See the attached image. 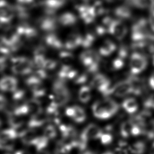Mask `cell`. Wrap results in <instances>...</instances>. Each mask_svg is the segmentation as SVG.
<instances>
[{
	"label": "cell",
	"mask_w": 154,
	"mask_h": 154,
	"mask_svg": "<svg viewBox=\"0 0 154 154\" xmlns=\"http://www.w3.org/2000/svg\"><path fill=\"white\" fill-rule=\"evenodd\" d=\"M119 109L118 103L108 97L102 100L96 101L92 106L94 116L100 119L110 118L118 112Z\"/></svg>",
	"instance_id": "obj_1"
},
{
	"label": "cell",
	"mask_w": 154,
	"mask_h": 154,
	"mask_svg": "<svg viewBox=\"0 0 154 154\" xmlns=\"http://www.w3.org/2000/svg\"><path fill=\"white\" fill-rule=\"evenodd\" d=\"M148 26V21L143 17L139 18L134 22L131 29V38L135 43L148 39L151 35Z\"/></svg>",
	"instance_id": "obj_2"
},
{
	"label": "cell",
	"mask_w": 154,
	"mask_h": 154,
	"mask_svg": "<svg viewBox=\"0 0 154 154\" xmlns=\"http://www.w3.org/2000/svg\"><path fill=\"white\" fill-rule=\"evenodd\" d=\"M11 62L12 63V71L15 75H27L32 72L33 62L25 57H17L12 58Z\"/></svg>",
	"instance_id": "obj_3"
},
{
	"label": "cell",
	"mask_w": 154,
	"mask_h": 154,
	"mask_svg": "<svg viewBox=\"0 0 154 154\" xmlns=\"http://www.w3.org/2000/svg\"><path fill=\"white\" fill-rule=\"evenodd\" d=\"M148 65L147 58L143 54L134 52L130 57L129 66L130 72L133 75L142 73L145 70Z\"/></svg>",
	"instance_id": "obj_4"
},
{
	"label": "cell",
	"mask_w": 154,
	"mask_h": 154,
	"mask_svg": "<svg viewBox=\"0 0 154 154\" xmlns=\"http://www.w3.org/2000/svg\"><path fill=\"white\" fill-rule=\"evenodd\" d=\"M134 93V88L129 79L121 81L111 87L108 96L114 95L116 97H122Z\"/></svg>",
	"instance_id": "obj_5"
},
{
	"label": "cell",
	"mask_w": 154,
	"mask_h": 154,
	"mask_svg": "<svg viewBox=\"0 0 154 154\" xmlns=\"http://www.w3.org/2000/svg\"><path fill=\"white\" fill-rule=\"evenodd\" d=\"M108 33L118 40H122L126 36L128 32L127 25L119 19H113L108 28Z\"/></svg>",
	"instance_id": "obj_6"
},
{
	"label": "cell",
	"mask_w": 154,
	"mask_h": 154,
	"mask_svg": "<svg viewBox=\"0 0 154 154\" xmlns=\"http://www.w3.org/2000/svg\"><path fill=\"white\" fill-rule=\"evenodd\" d=\"M91 85L107 97L111 89V82L107 77L103 74H99L94 76L91 82Z\"/></svg>",
	"instance_id": "obj_7"
},
{
	"label": "cell",
	"mask_w": 154,
	"mask_h": 154,
	"mask_svg": "<svg viewBox=\"0 0 154 154\" xmlns=\"http://www.w3.org/2000/svg\"><path fill=\"white\" fill-rule=\"evenodd\" d=\"M144 132L143 129L133 120L124 122L120 128L121 135L125 138L139 135Z\"/></svg>",
	"instance_id": "obj_8"
},
{
	"label": "cell",
	"mask_w": 154,
	"mask_h": 154,
	"mask_svg": "<svg viewBox=\"0 0 154 154\" xmlns=\"http://www.w3.org/2000/svg\"><path fill=\"white\" fill-rule=\"evenodd\" d=\"M58 19L54 14H47L44 12L43 16L39 18L37 21L40 29L46 32H52L56 29Z\"/></svg>",
	"instance_id": "obj_9"
},
{
	"label": "cell",
	"mask_w": 154,
	"mask_h": 154,
	"mask_svg": "<svg viewBox=\"0 0 154 154\" xmlns=\"http://www.w3.org/2000/svg\"><path fill=\"white\" fill-rule=\"evenodd\" d=\"M14 16V11L10 4L5 0H1L0 19L1 23H10Z\"/></svg>",
	"instance_id": "obj_10"
},
{
	"label": "cell",
	"mask_w": 154,
	"mask_h": 154,
	"mask_svg": "<svg viewBox=\"0 0 154 154\" xmlns=\"http://www.w3.org/2000/svg\"><path fill=\"white\" fill-rule=\"evenodd\" d=\"M80 17L86 24L93 23L96 16L92 11L91 6L86 5H81L77 6Z\"/></svg>",
	"instance_id": "obj_11"
},
{
	"label": "cell",
	"mask_w": 154,
	"mask_h": 154,
	"mask_svg": "<svg viewBox=\"0 0 154 154\" xmlns=\"http://www.w3.org/2000/svg\"><path fill=\"white\" fill-rule=\"evenodd\" d=\"M101 128L94 124L88 125L81 134L88 139H97L100 138L103 134Z\"/></svg>",
	"instance_id": "obj_12"
},
{
	"label": "cell",
	"mask_w": 154,
	"mask_h": 154,
	"mask_svg": "<svg viewBox=\"0 0 154 154\" xmlns=\"http://www.w3.org/2000/svg\"><path fill=\"white\" fill-rule=\"evenodd\" d=\"M128 55V51L126 47H122L118 51L117 57L112 61V69L114 70L121 69L124 66L125 60Z\"/></svg>",
	"instance_id": "obj_13"
},
{
	"label": "cell",
	"mask_w": 154,
	"mask_h": 154,
	"mask_svg": "<svg viewBox=\"0 0 154 154\" xmlns=\"http://www.w3.org/2000/svg\"><path fill=\"white\" fill-rule=\"evenodd\" d=\"M115 16L119 20H128L133 16V12L128 5L124 4L116 7L114 10Z\"/></svg>",
	"instance_id": "obj_14"
},
{
	"label": "cell",
	"mask_w": 154,
	"mask_h": 154,
	"mask_svg": "<svg viewBox=\"0 0 154 154\" xmlns=\"http://www.w3.org/2000/svg\"><path fill=\"white\" fill-rule=\"evenodd\" d=\"M18 81L14 77L5 76L1 79L0 87L3 91L14 92L17 89Z\"/></svg>",
	"instance_id": "obj_15"
},
{
	"label": "cell",
	"mask_w": 154,
	"mask_h": 154,
	"mask_svg": "<svg viewBox=\"0 0 154 154\" xmlns=\"http://www.w3.org/2000/svg\"><path fill=\"white\" fill-rule=\"evenodd\" d=\"M48 116L43 111L38 114L32 115L28 123V127L30 128H39L43 125L47 120Z\"/></svg>",
	"instance_id": "obj_16"
},
{
	"label": "cell",
	"mask_w": 154,
	"mask_h": 154,
	"mask_svg": "<svg viewBox=\"0 0 154 154\" xmlns=\"http://www.w3.org/2000/svg\"><path fill=\"white\" fill-rule=\"evenodd\" d=\"M130 6L139 10L149 8L151 11L154 9V0H126Z\"/></svg>",
	"instance_id": "obj_17"
},
{
	"label": "cell",
	"mask_w": 154,
	"mask_h": 154,
	"mask_svg": "<svg viewBox=\"0 0 154 154\" xmlns=\"http://www.w3.org/2000/svg\"><path fill=\"white\" fill-rule=\"evenodd\" d=\"M83 38L77 33H71L68 36L65 43L67 49L73 50L81 45Z\"/></svg>",
	"instance_id": "obj_18"
},
{
	"label": "cell",
	"mask_w": 154,
	"mask_h": 154,
	"mask_svg": "<svg viewBox=\"0 0 154 154\" xmlns=\"http://www.w3.org/2000/svg\"><path fill=\"white\" fill-rule=\"evenodd\" d=\"M58 22L64 26H71L75 25L77 21L76 14L71 12L62 14L58 19Z\"/></svg>",
	"instance_id": "obj_19"
},
{
	"label": "cell",
	"mask_w": 154,
	"mask_h": 154,
	"mask_svg": "<svg viewBox=\"0 0 154 154\" xmlns=\"http://www.w3.org/2000/svg\"><path fill=\"white\" fill-rule=\"evenodd\" d=\"M19 137L23 143L28 145H33L37 137L36 132L33 130L32 128L21 132L19 134Z\"/></svg>",
	"instance_id": "obj_20"
},
{
	"label": "cell",
	"mask_w": 154,
	"mask_h": 154,
	"mask_svg": "<svg viewBox=\"0 0 154 154\" xmlns=\"http://www.w3.org/2000/svg\"><path fill=\"white\" fill-rule=\"evenodd\" d=\"M116 48V45L114 42L110 40H106L99 48V53L101 56L108 57L112 55Z\"/></svg>",
	"instance_id": "obj_21"
},
{
	"label": "cell",
	"mask_w": 154,
	"mask_h": 154,
	"mask_svg": "<svg viewBox=\"0 0 154 154\" xmlns=\"http://www.w3.org/2000/svg\"><path fill=\"white\" fill-rule=\"evenodd\" d=\"M122 106L127 113L133 114L137 111L139 106L135 99L129 97L124 100L122 103Z\"/></svg>",
	"instance_id": "obj_22"
},
{
	"label": "cell",
	"mask_w": 154,
	"mask_h": 154,
	"mask_svg": "<svg viewBox=\"0 0 154 154\" xmlns=\"http://www.w3.org/2000/svg\"><path fill=\"white\" fill-rule=\"evenodd\" d=\"M46 44L51 48L59 49L63 47L61 40L54 33H49L45 37Z\"/></svg>",
	"instance_id": "obj_23"
},
{
	"label": "cell",
	"mask_w": 154,
	"mask_h": 154,
	"mask_svg": "<svg viewBox=\"0 0 154 154\" xmlns=\"http://www.w3.org/2000/svg\"><path fill=\"white\" fill-rule=\"evenodd\" d=\"M52 91L55 95L70 93L65 84V81L58 79L54 82L52 86Z\"/></svg>",
	"instance_id": "obj_24"
},
{
	"label": "cell",
	"mask_w": 154,
	"mask_h": 154,
	"mask_svg": "<svg viewBox=\"0 0 154 154\" xmlns=\"http://www.w3.org/2000/svg\"><path fill=\"white\" fill-rule=\"evenodd\" d=\"M26 104L29 108V113H30L32 116L42 111L40 102L39 100L32 99L26 102Z\"/></svg>",
	"instance_id": "obj_25"
},
{
	"label": "cell",
	"mask_w": 154,
	"mask_h": 154,
	"mask_svg": "<svg viewBox=\"0 0 154 154\" xmlns=\"http://www.w3.org/2000/svg\"><path fill=\"white\" fill-rule=\"evenodd\" d=\"M91 98V91L88 86L81 87L79 91V99L82 103H87Z\"/></svg>",
	"instance_id": "obj_26"
},
{
	"label": "cell",
	"mask_w": 154,
	"mask_h": 154,
	"mask_svg": "<svg viewBox=\"0 0 154 154\" xmlns=\"http://www.w3.org/2000/svg\"><path fill=\"white\" fill-rule=\"evenodd\" d=\"M75 109V115L72 119L77 123H81L86 120V114L84 109L78 106H73Z\"/></svg>",
	"instance_id": "obj_27"
},
{
	"label": "cell",
	"mask_w": 154,
	"mask_h": 154,
	"mask_svg": "<svg viewBox=\"0 0 154 154\" xmlns=\"http://www.w3.org/2000/svg\"><path fill=\"white\" fill-rule=\"evenodd\" d=\"M18 134L14 128L6 129L2 131L0 136V141L14 140L18 137Z\"/></svg>",
	"instance_id": "obj_28"
},
{
	"label": "cell",
	"mask_w": 154,
	"mask_h": 154,
	"mask_svg": "<svg viewBox=\"0 0 154 154\" xmlns=\"http://www.w3.org/2000/svg\"><path fill=\"white\" fill-rule=\"evenodd\" d=\"M146 149L144 143L139 141L130 146V152L132 154H143L145 152Z\"/></svg>",
	"instance_id": "obj_29"
},
{
	"label": "cell",
	"mask_w": 154,
	"mask_h": 154,
	"mask_svg": "<svg viewBox=\"0 0 154 154\" xmlns=\"http://www.w3.org/2000/svg\"><path fill=\"white\" fill-rule=\"evenodd\" d=\"M21 116H15L14 115L9 116L8 123L14 129H17L22 126L24 122Z\"/></svg>",
	"instance_id": "obj_30"
},
{
	"label": "cell",
	"mask_w": 154,
	"mask_h": 154,
	"mask_svg": "<svg viewBox=\"0 0 154 154\" xmlns=\"http://www.w3.org/2000/svg\"><path fill=\"white\" fill-rule=\"evenodd\" d=\"M91 6L93 12L96 17L105 14L106 12V10L104 5L102 3L101 1L99 0L95 2L93 5H91Z\"/></svg>",
	"instance_id": "obj_31"
},
{
	"label": "cell",
	"mask_w": 154,
	"mask_h": 154,
	"mask_svg": "<svg viewBox=\"0 0 154 154\" xmlns=\"http://www.w3.org/2000/svg\"><path fill=\"white\" fill-rule=\"evenodd\" d=\"M48 140L49 139L45 136L37 137L33 145L35 146L38 151L42 150L47 146Z\"/></svg>",
	"instance_id": "obj_32"
},
{
	"label": "cell",
	"mask_w": 154,
	"mask_h": 154,
	"mask_svg": "<svg viewBox=\"0 0 154 154\" xmlns=\"http://www.w3.org/2000/svg\"><path fill=\"white\" fill-rule=\"evenodd\" d=\"M95 40V36L93 33H89L86 34V36L83 38L81 46L85 48H90L92 46Z\"/></svg>",
	"instance_id": "obj_33"
},
{
	"label": "cell",
	"mask_w": 154,
	"mask_h": 154,
	"mask_svg": "<svg viewBox=\"0 0 154 154\" xmlns=\"http://www.w3.org/2000/svg\"><path fill=\"white\" fill-rule=\"evenodd\" d=\"M25 82L32 90L42 85V81L34 75L29 77L25 81Z\"/></svg>",
	"instance_id": "obj_34"
},
{
	"label": "cell",
	"mask_w": 154,
	"mask_h": 154,
	"mask_svg": "<svg viewBox=\"0 0 154 154\" xmlns=\"http://www.w3.org/2000/svg\"><path fill=\"white\" fill-rule=\"evenodd\" d=\"M59 57L64 64H68L74 60L73 54L68 51H62L60 53Z\"/></svg>",
	"instance_id": "obj_35"
},
{
	"label": "cell",
	"mask_w": 154,
	"mask_h": 154,
	"mask_svg": "<svg viewBox=\"0 0 154 154\" xmlns=\"http://www.w3.org/2000/svg\"><path fill=\"white\" fill-rule=\"evenodd\" d=\"M130 147L125 142H121L117 146L116 151L119 154H128L130 153Z\"/></svg>",
	"instance_id": "obj_36"
},
{
	"label": "cell",
	"mask_w": 154,
	"mask_h": 154,
	"mask_svg": "<svg viewBox=\"0 0 154 154\" xmlns=\"http://www.w3.org/2000/svg\"><path fill=\"white\" fill-rule=\"evenodd\" d=\"M32 90L33 97L37 100L39 98L42 97L46 93V90L45 88L42 86V85L36 87Z\"/></svg>",
	"instance_id": "obj_37"
},
{
	"label": "cell",
	"mask_w": 154,
	"mask_h": 154,
	"mask_svg": "<svg viewBox=\"0 0 154 154\" xmlns=\"http://www.w3.org/2000/svg\"><path fill=\"white\" fill-rule=\"evenodd\" d=\"M57 135V131L53 125H49L45 128L44 130V136L48 139L54 138Z\"/></svg>",
	"instance_id": "obj_38"
},
{
	"label": "cell",
	"mask_w": 154,
	"mask_h": 154,
	"mask_svg": "<svg viewBox=\"0 0 154 154\" xmlns=\"http://www.w3.org/2000/svg\"><path fill=\"white\" fill-rule=\"evenodd\" d=\"M14 140L1 141V148L6 151H12L14 147Z\"/></svg>",
	"instance_id": "obj_39"
},
{
	"label": "cell",
	"mask_w": 154,
	"mask_h": 154,
	"mask_svg": "<svg viewBox=\"0 0 154 154\" xmlns=\"http://www.w3.org/2000/svg\"><path fill=\"white\" fill-rule=\"evenodd\" d=\"M25 92L24 90L21 89H16L13 92L12 97L15 101H20L22 100L24 97Z\"/></svg>",
	"instance_id": "obj_40"
},
{
	"label": "cell",
	"mask_w": 154,
	"mask_h": 154,
	"mask_svg": "<svg viewBox=\"0 0 154 154\" xmlns=\"http://www.w3.org/2000/svg\"><path fill=\"white\" fill-rule=\"evenodd\" d=\"M101 143L105 145L110 144L113 140V136L108 133L104 134L103 133L102 136L100 137Z\"/></svg>",
	"instance_id": "obj_41"
},
{
	"label": "cell",
	"mask_w": 154,
	"mask_h": 154,
	"mask_svg": "<svg viewBox=\"0 0 154 154\" xmlns=\"http://www.w3.org/2000/svg\"><path fill=\"white\" fill-rule=\"evenodd\" d=\"M45 56L43 55H34V62L35 65L39 68H43L45 62Z\"/></svg>",
	"instance_id": "obj_42"
},
{
	"label": "cell",
	"mask_w": 154,
	"mask_h": 154,
	"mask_svg": "<svg viewBox=\"0 0 154 154\" xmlns=\"http://www.w3.org/2000/svg\"><path fill=\"white\" fill-rule=\"evenodd\" d=\"M57 65V62L53 60L46 59L43 65V68L44 69L51 70L54 69Z\"/></svg>",
	"instance_id": "obj_43"
},
{
	"label": "cell",
	"mask_w": 154,
	"mask_h": 154,
	"mask_svg": "<svg viewBox=\"0 0 154 154\" xmlns=\"http://www.w3.org/2000/svg\"><path fill=\"white\" fill-rule=\"evenodd\" d=\"M87 80V76L86 74H81L80 75H77L74 79V81L76 84H84Z\"/></svg>",
	"instance_id": "obj_44"
},
{
	"label": "cell",
	"mask_w": 154,
	"mask_h": 154,
	"mask_svg": "<svg viewBox=\"0 0 154 154\" xmlns=\"http://www.w3.org/2000/svg\"><path fill=\"white\" fill-rule=\"evenodd\" d=\"M33 75L42 81L47 78V74L44 69H38L37 71H35Z\"/></svg>",
	"instance_id": "obj_45"
},
{
	"label": "cell",
	"mask_w": 154,
	"mask_h": 154,
	"mask_svg": "<svg viewBox=\"0 0 154 154\" xmlns=\"http://www.w3.org/2000/svg\"><path fill=\"white\" fill-rule=\"evenodd\" d=\"M148 21L150 28L154 32V9L151 11V14Z\"/></svg>",
	"instance_id": "obj_46"
},
{
	"label": "cell",
	"mask_w": 154,
	"mask_h": 154,
	"mask_svg": "<svg viewBox=\"0 0 154 154\" xmlns=\"http://www.w3.org/2000/svg\"><path fill=\"white\" fill-rule=\"evenodd\" d=\"M75 109L74 106L69 107L66 109V114L68 116L72 118L75 115Z\"/></svg>",
	"instance_id": "obj_47"
},
{
	"label": "cell",
	"mask_w": 154,
	"mask_h": 154,
	"mask_svg": "<svg viewBox=\"0 0 154 154\" xmlns=\"http://www.w3.org/2000/svg\"><path fill=\"white\" fill-rule=\"evenodd\" d=\"M0 101H1V109L2 110L3 109L5 108L6 105V99L2 94H1Z\"/></svg>",
	"instance_id": "obj_48"
},
{
	"label": "cell",
	"mask_w": 154,
	"mask_h": 154,
	"mask_svg": "<svg viewBox=\"0 0 154 154\" xmlns=\"http://www.w3.org/2000/svg\"><path fill=\"white\" fill-rule=\"evenodd\" d=\"M18 4H29L34 3V0H17Z\"/></svg>",
	"instance_id": "obj_49"
},
{
	"label": "cell",
	"mask_w": 154,
	"mask_h": 154,
	"mask_svg": "<svg viewBox=\"0 0 154 154\" xmlns=\"http://www.w3.org/2000/svg\"><path fill=\"white\" fill-rule=\"evenodd\" d=\"M149 84L150 87L154 90V72L149 78Z\"/></svg>",
	"instance_id": "obj_50"
},
{
	"label": "cell",
	"mask_w": 154,
	"mask_h": 154,
	"mask_svg": "<svg viewBox=\"0 0 154 154\" xmlns=\"http://www.w3.org/2000/svg\"><path fill=\"white\" fill-rule=\"evenodd\" d=\"M104 1L108 3H115L120 2L122 0H104Z\"/></svg>",
	"instance_id": "obj_51"
},
{
	"label": "cell",
	"mask_w": 154,
	"mask_h": 154,
	"mask_svg": "<svg viewBox=\"0 0 154 154\" xmlns=\"http://www.w3.org/2000/svg\"><path fill=\"white\" fill-rule=\"evenodd\" d=\"M38 153L37 154H50L48 152V151H46V150H40V151H38Z\"/></svg>",
	"instance_id": "obj_52"
},
{
	"label": "cell",
	"mask_w": 154,
	"mask_h": 154,
	"mask_svg": "<svg viewBox=\"0 0 154 154\" xmlns=\"http://www.w3.org/2000/svg\"><path fill=\"white\" fill-rule=\"evenodd\" d=\"M15 154H30L28 152L24 151H20L16 152Z\"/></svg>",
	"instance_id": "obj_53"
},
{
	"label": "cell",
	"mask_w": 154,
	"mask_h": 154,
	"mask_svg": "<svg viewBox=\"0 0 154 154\" xmlns=\"http://www.w3.org/2000/svg\"><path fill=\"white\" fill-rule=\"evenodd\" d=\"M150 154H154V143L153 144L152 148H151Z\"/></svg>",
	"instance_id": "obj_54"
},
{
	"label": "cell",
	"mask_w": 154,
	"mask_h": 154,
	"mask_svg": "<svg viewBox=\"0 0 154 154\" xmlns=\"http://www.w3.org/2000/svg\"><path fill=\"white\" fill-rule=\"evenodd\" d=\"M103 154H114L113 152H106L104 153Z\"/></svg>",
	"instance_id": "obj_55"
},
{
	"label": "cell",
	"mask_w": 154,
	"mask_h": 154,
	"mask_svg": "<svg viewBox=\"0 0 154 154\" xmlns=\"http://www.w3.org/2000/svg\"><path fill=\"white\" fill-rule=\"evenodd\" d=\"M83 1H85V2H88V1H91V0H82Z\"/></svg>",
	"instance_id": "obj_56"
}]
</instances>
